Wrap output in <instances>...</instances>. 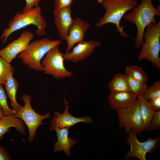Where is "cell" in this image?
Listing matches in <instances>:
<instances>
[{
	"instance_id": "6da1fadb",
	"label": "cell",
	"mask_w": 160,
	"mask_h": 160,
	"mask_svg": "<svg viewBox=\"0 0 160 160\" xmlns=\"http://www.w3.org/2000/svg\"><path fill=\"white\" fill-rule=\"evenodd\" d=\"M130 12L125 14L123 18L129 23L135 24L137 34L135 40V47L138 49L144 42V34L147 26L151 23H156V15H160V5L155 7L152 0H141Z\"/></svg>"
},
{
	"instance_id": "7a4b0ae2",
	"label": "cell",
	"mask_w": 160,
	"mask_h": 160,
	"mask_svg": "<svg viewBox=\"0 0 160 160\" xmlns=\"http://www.w3.org/2000/svg\"><path fill=\"white\" fill-rule=\"evenodd\" d=\"M33 25L36 27V35L42 36L47 34V22L43 16L41 7H35L24 13H17L9 22L7 28L3 30L0 38L4 44L9 36L14 32L28 25Z\"/></svg>"
},
{
	"instance_id": "3957f363",
	"label": "cell",
	"mask_w": 160,
	"mask_h": 160,
	"mask_svg": "<svg viewBox=\"0 0 160 160\" xmlns=\"http://www.w3.org/2000/svg\"><path fill=\"white\" fill-rule=\"evenodd\" d=\"M105 12L95 25L100 28L108 23L114 24L116 30L123 37L129 36L124 31V27L120 26V21L125 13L133 9L137 4L136 0H105L102 3Z\"/></svg>"
},
{
	"instance_id": "277c9868",
	"label": "cell",
	"mask_w": 160,
	"mask_h": 160,
	"mask_svg": "<svg viewBox=\"0 0 160 160\" xmlns=\"http://www.w3.org/2000/svg\"><path fill=\"white\" fill-rule=\"evenodd\" d=\"M61 42L60 40H52L46 37L36 40L30 43L17 56L29 68L43 71L41 61L49 50L59 46Z\"/></svg>"
},
{
	"instance_id": "5b68a950",
	"label": "cell",
	"mask_w": 160,
	"mask_h": 160,
	"mask_svg": "<svg viewBox=\"0 0 160 160\" xmlns=\"http://www.w3.org/2000/svg\"><path fill=\"white\" fill-rule=\"evenodd\" d=\"M145 30L144 42L137 58L139 61L145 59L160 70V21L150 24Z\"/></svg>"
},
{
	"instance_id": "8992f818",
	"label": "cell",
	"mask_w": 160,
	"mask_h": 160,
	"mask_svg": "<svg viewBox=\"0 0 160 160\" xmlns=\"http://www.w3.org/2000/svg\"><path fill=\"white\" fill-rule=\"evenodd\" d=\"M21 98L24 102V105L16 112L15 116L25 123L29 131L28 140L31 143L34 140L38 127L44 123L42 122L43 120L49 117L50 113L47 112L44 115H41L36 112L31 106V97L30 95L23 94Z\"/></svg>"
},
{
	"instance_id": "52a82bcc",
	"label": "cell",
	"mask_w": 160,
	"mask_h": 160,
	"mask_svg": "<svg viewBox=\"0 0 160 160\" xmlns=\"http://www.w3.org/2000/svg\"><path fill=\"white\" fill-rule=\"evenodd\" d=\"M63 54L60 51L59 46L49 50L41 62L44 73L58 79L72 76V72L67 70L65 66Z\"/></svg>"
},
{
	"instance_id": "ba28073f",
	"label": "cell",
	"mask_w": 160,
	"mask_h": 160,
	"mask_svg": "<svg viewBox=\"0 0 160 160\" xmlns=\"http://www.w3.org/2000/svg\"><path fill=\"white\" fill-rule=\"evenodd\" d=\"M116 111L119 126L124 128L126 134H128L131 131L141 134L143 119L137 98L130 107L119 109Z\"/></svg>"
},
{
	"instance_id": "9c48e42d",
	"label": "cell",
	"mask_w": 160,
	"mask_h": 160,
	"mask_svg": "<svg viewBox=\"0 0 160 160\" xmlns=\"http://www.w3.org/2000/svg\"><path fill=\"white\" fill-rule=\"evenodd\" d=\"M128 134L127 142L130 146V149L124 156L125 160L136 158L140 160H145L146 154L156 149L160 143L159 136L154 139L149 138L147 140L140 142L138 139L137 133L135 131H131Z\"/></svg>"
},
{
	"instance_id": "30bf717a",
	"label": "cell",
	"mask_w": 160,
	"mask_h": 160,
	"mask_svg": "<svg viewBox=\"0 0 160 160\" xmlns=\"http://www.w3.org/2000/svg\"><path fill=\"white\" fill-rule=\"evenodd\" d=\"M34 36L31 31H23L18 38L0 50V56L10 64L19 54L26 48Z\"/></svg>"
},
{
	"instance_id": "8fae6325",
	"label": "cell",
	"mask_w": 160,
	"mask_h": 160,
	"mask_svg": "<svg viewBox=\"0 0 160 160\" xmlns=\"http://www.w3.org/2000/svg\"><path fill=\"white\" fill-rule=\"evenodd\" d=\"M65 105L64 112L62 114L57 111L55 113L54 116L51 121L50 131L54 130L56 129H62L69 127L80 122H86L92 124L93 121L90 116H83L81 118H77L71 115L68 111L69 106L68 102L65 97L63 98Z\"/></svg>"
},
{
	"instance_id": "7c38bea8",
	"label": "cell",
	"mask_w": 160,
	"mask_h": 160,
	"mask_svg": "<svg viewBox=\"0 0 160 160\" xmlns=\"http://www.w3.org/2000/svg\"><path fill=\"white\" fill-rule=\"evenodd\" d=\"M101 44L100 41L94 40L80 42L74 46L69 52L64 54V60L75 63L84 60L89 57L95 48Z\"/></svg>"
},
{
	"instance_id": "4fadbf2b",
	"label": "cell",
	"mask_w": 160,
	"mask_h": 160,
	"mask_svg": "<svg viewBox=\"0 0 160 160\" xmlns=\"http://www.w3.org/2000/svg\"><path fill=\"white\" fill-rule=\"evenodd\" d=\"M90 23L80 17L73 20L66 40L67 45L65 53L69 52L75 44L84 41L85 33L90 28Z\"/></svg>"
},
{
	"instance_id": "5bb4252c",
	"label": "cell",
	"mask_w": 160,
	"mask_h": 160,
	"mask_svg": "<svg viewBox=\"0 0 160 160\" xmlns=\"http://www.w3.org/2000/svg\"><path fill=\"white\" fill-rule=\"evenodd\" d=\"M71 7L64 8L57 12L53 13L54 23L58 35L65 41L73 20L71 16Z\"/></svg>"
},
{
	"instance_id": "9a60e30c",
	"label": "cell",
	"mask_w": 160,
	"mask_h": 160,
	"mask_svg": "<svg viewBox=\"0 0 160 160\" xmlns=\"http://www.w3.org/2000/svg\"><path fill=\"white\" fill-rule=\"evenodd\" d=\"M137 96L130 91H110L108 101L111 108L114 110L127 108L131 106L135 102Z\"/></svg>"
},
{
	"instance_id": "2e32d148",
	"label": "cell",
	"mask_w": 160,
	"mask_h": 160,
	"mask_svg": "<svg viewBox=\"0 0 160 160\" xmlns=\"http://www.w3.org/2000/svg\"><path fill=\"white\" fill-rule=\"evenodd\" d=\"M70 128L65 127L55 129L57 137V141L54 144L55 152L63 151L68 157L71 155L70 148L76 143V140L69 137Z\"/></svg>"
},
{
	"instance_id": "e0dca14e",
	"label": "cell",
	"mask_w": 160,
	"mask_h": 160,
	"mask_svg": "<svg viewBox=\"0 0 160 160\" xmlns=\"http://www.w3.org/2000/svg\"><path fill=\"white\" fill-rule=\"evenodd\" d=\"M11 127L15 128L22 134L25 133V126L21 119L13 115L4 116L0 120V140Z\"/></svg>"
},
{
	"instance_id": "ac0fdd59",
	"label": "cell",
	"mask_w": 160,
	"mask_h": 160,
	"mask_svg": "<svg viewBox=\"0 0 160 160\" xmlns=\"http://www.w3.org/2000/svg\"><path fill=\"white\" fill-rule=\"evenodd\" d=\"M3 84L7 95L11 100L10 104L12 109L16 112L22 106L17 103L16 100V94L19 86L17 81L12 75L10 76Z\"/></svg>"
},
{
	"instance_id": "d6986e66",
	"label": "cell",
	"mask_w": 160,
	"mask_h": 160,
	"mask_svg": "<svg viewBox=\"0 0 160 160\" xmlns=\"http://www.w3.org/2000/svg\"><path fill=\"white\" fill-rule=\"evenodd\" d=\"M143 119L142 132L147 129L155 111L150 105L149 101L142 96L137 97Z\"/></svg>"
},
{
	"instance_id": "ffe728a7",
	"label": "cell",
	"mask_w": 160,
	"mask_h": 160,
	"mask_svg": "<svg viewBox=\"0 0 160 160\" xmlns=\"http://www.w3.org/2000/svg\"><path fill=\"white\" fill-rule=\"evenodd\" d=\"M110 91H130L128 76L126 74L117 73L112 77L108 85Z\"/></svg>"
},
{
	"instance_id": "44dd1931",
	"label": "cell",
	"mask_w": 160,
	"mask_h": 160,
	"mask_svg": "<svg viewBox=\"0 0 160 160\" xmlns=\"http://www.w3.org/2000/svg\"><path fill=\"white\" fill-rule=\"evenodd\" d=\"M126 74L136 80L146 82L148 78L143 68L136 65H130L127 67L125 70Z\"/></svg>"
},
{
	"instance_id": "7402d4cb",
	"label": "cell",
	"mask_w": 160,
	"mask_h": 160,
	"mask_svg": "<svg viewBox=\"0 0 160 160\" xmlns=\"http://www.w3.org/2000/svg\"><path fill=\"white\" fill-rule=\"evenodd\" d=\"M127 76L130 91L137 97L142 96L145 90L148 87L146 82L135 80Z\"/></svg>"
},
{
	"instance_id": "603a6c76",
	"label": "cell",
	"mask_w": 160,
	"mask_h": 160,
	"mask_svg": "<svg viewBox=\"0 0 160 160\" xmlns=\"http://www.w3.org/2000/svg\"><path fill=\"white\" fill-rule=\"evenodd\" d=\"M14 71L10 64L0 56V84H3L10 76L13 75Z\"/></svg>"
},
{
	"instance_id": "cb8c5ba5",
	"label": "cell",
	"mask_w": 160,
	"mask_h": 160,
	"mask_svg": "<svg viewBox=\"0 0 160 160\" xmlns=\"http://www.w3.org/2000/svg\"><path fill=\"white\" fill-rule=\"evenodd\" d=\"M142 96L148 100L160 97V81H155L152 85L147 87Z\"/></svg>"
},
{
	"instance_id": "d4e9b609",
	"label": "cell",
	"mask_w": 160,
	"mask_h": 160,
	"mask_svg": "<svg viewBox=\"0 0 160 160\" xmlns=\"http://www.w3.org/2000/svg\"><path fill=\"white\" fill-rule=\"evenodd\" d=\"M0 106L5 116L9 115L15 116L16 112L8 106L7 101V97L2 84H0Z\"/></svg>"
},
{
	"instance_id": "484cf974",
	"label": "cell",
	"mask_w": 160,
	"mask_h": 160,
	"mask_svg": "<svg viewBox=\"0 0 160 160\" xmlns=\"http://www.w3.org/2000/svg\"><path fill=\"white\" fill-rule=\"evenodd\" d=\"M160 128V111H155L147 129L149 131L158 130Z\"/></svg>"
},
{
	"instance_id": "4316f807",
	"label": "cell",
	"mask_w": 160,
	"mask_h": 160,
	"mask_svg": "<svg viewBox=\"0 0 160 160\" xmlns=\"http://www.w3.org/2000/svg\"><path fill=\"white\" fill-rule=\"evenodd\" d=\"M74 0H54V5L53 13L58 12L61 9L71 7V4Z\"/></svg>"
},
{
	"instance_id": "83f0119b",
	"label": "cell",
	"mask_w": 160,
	"mask_h": 160,
	"mask_svg": "<svg viewBox=\"0 0 160 160\" xmlns=\"http://www.w3.org/2000/svg\"><path fill=\"white\" fill-rule=\"evenodd\" d=\"M41 0H25V5L22 11V12H26L34 7L39 6V4Z\"/></svg>"
},
{
	"instance_id": "f1b7e54d",
	"label": "cell",
	"mask_w": 160,
	"mask_h": 160,
	"mask_svg": "<svg viewBox=\"0 0 160 160\" xmlns=\"http://www.w3.org/2000/svg\"><path fill=\"white\" fill-rule=\"evenodd\" d=\"M148 101L150 105L155 111H160V97L154 98Z\"/></svg>"
},
{
	"instance_id": "f546056e",
	"label": "cell",
	"mask_w": 160,
	"mask_h": 160,
	"mask_svg": "<svg viewBox=\"0 0 160 160\" xmlns=\"http://www.w3.org/2000/svg\"><path fill=\"white\" fill-rule=\"evenodd\" d=\"M11 158L4 148L0 145V160H11Z\"/></svg>"
},
{
	"instance_id": "4dcf8cb0",
	"label": "cell",
	"mask_w": 160,
	"mask_h": 160,
	"mask_svg": "<svg viewBox=\"0 0 160 160\" xmlns=\"http://www.w3.org/2000/svg\"><path fill=\"white\" fill-rule=\"evenodd\" d=\"M5 116H4L2 109L0 106V120L3 118Z\"/></svg>"
},
{
	"instance_id": "1f68e13d",
	"label": "cell",
	"mask_w": 160,
	"mask_h": 160,
	"mask_svg": "<svg viewBox=\"0 0 160 160\" xmlns=\"http://www.w3.org/2000/svg\"><path fill=\"white\" fill-rule=\"evenodd\" d=\"M97 1L98 3H101L104 1L105 0H94Z\"/></svg>"
},
{
	"instance_id": "d6a6232c",
	"label": "cell",
	"mask_w": 160,
	"mask_h": 160,
	"mask_svg": "<svg viewBox=\"0 0 160 160\" xmlns=\"http://www.w3.org/2000/svg\"><path fill=\"white\" fill-rule=\"evenodd\" d=\"M159 0V1H160V0Z\"/></svg>"
}]
</instances>
